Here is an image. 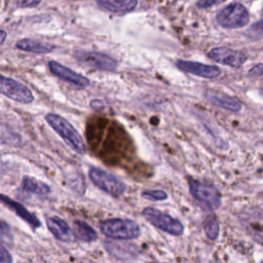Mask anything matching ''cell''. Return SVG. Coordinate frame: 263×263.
Returning a JSON list of instances; mask_svg holds the SVG:
<instances>
[{"label": "cell", "instance_id": "30bf717a", "mask_svg": "<svg viewBox=\"0 0 263 263\" xmlns=\"http://www.w3.org/2000/svg\"><path fill=\"white\" fill-rule=\"evenodd\" d=\"M208 57L218 64L235 69L241 67L248 60L246 51L231 49L228 47H214L209 51Z\"/></svg>", "mask_w": 263, "mask_h": 263}, {"label": "cell", "instance_id": "d4e9b609", "mask_svg": "<svg viewBox=\"0 0 263 263\" xmlns=\"http://www.w3.org/2000/svg\"><path fill=\"white\" fill-rule=\"evenodd\" d=\"M0 262L1 263H11L12 262V257L8 250L4 247V245H1L0 248Z\"/></svg>", "mask_w": 263, "mask_h": 263}, {"label": "cell", "instance_id": "7a4b0ae2", "mask_svg": "<svg viewBox=\"0 0 263 263\" xmlns=\"http://www.w3.org/2000/svg\"><path fill=\"white\" fill-rule=\"evenodd\" d=\"M101 232L115 240H132L140 236L141 228L139 224L130 219L110 218L101 221Z\"/></svg>", "mask_w": 263, "mask_h": 263}, {"label": "cell", "instance_id": "e0dca14e", "mask_svg": "<svg viewBox=\"0 0 263 263\" xmlns=\"http://www.w3.org/2000/svg\"><path fill=\"white\" fill-rule=\"evenodd\" d=\"M100 7L113 13H126L133 11L138 0H97Z\"/></svg>", "mask_w": 263, "mask_h": 263}, {"label": "cell", "instance_id": "ffe728a7", "mask_svg": "<svg viewBox=\"0 0 263 263\" xmlns=\"http://www.w3.org/2000/svg\"><path fill=\"white\" fill-rule=\"evenodd\" d=\"M203 230L210 240H216L219 236L220 225L215 215H208L203 220Z\"/></svg>", "mask_w": 263, "mask_h": 263}, {"label": "cell", "instance_id": "2e32d148", "mask_svg": "<svg viewBox=\"0 0 263 263\" xmlns=\"http://www.w3.org/2000/svg\"><path fill=\"white\" fill-rule=\"evenodd\" d=\"M205 99L214 106L237 113L241 110V104L239 101H237L235 98L230 97L225 93H220V92H213L209 91L205 93Z\"/></svg>", "mask_w": 263, "mask_h": 263}, {"label": "cell", "instance_id": "9c48e42d", "mask_svg": "<svg viewBox=\"0 0 263 263\" xmlns=\"http://www.w3.org/2000/svg\"><path fill=\"white\" fill-rule=\"evenodd\" d=\"M48 69L55 77H58L64 82L71 84L77 89H84L88 87L90 84V81L87 77L72 70L67 66H64L63 64L57 61H49Z\"/></svg>", "mask_w": 263, "mask_h": 263}, {"label": "cell", "instance_id": "9a60e30c", "mask_svg": "<svg viewBox=\"0 0 263 263\" xmlns=\"http://www.w3.org/2000/svg\"><path fill=\"white\" fill-rule=\"evenodd\" d=\"M46 226L49 232L60 241L70 242L73 240V229L69 224L58 216H51L46 218Z\"/></svg>", "mask_w": 263, "mask_h": 263}, {"label": "cell", "instance_id": "cb8c5ba5", "mask_svg": "<svg viewBox=\"0 0 263 263\" xmlns=\"http://www.w3.org/2000/svg\"><path fill=\"white\" fill-rule=\"evenodd\" d=\"M226 0H198L196 2V6L200 9H205L209 7H212L214 5H218L221 4L223 2H225Z\"/></svg>", "mask_w": 263, "mask_h": 263}, {"label": "cell", "instance_id": "277c9868", "mask_svg": "<svg viewBox=\"0 0 263 263\" xmlns=\"http://www.w3.org/2000/svg\"><path fill=\"white\" fill-rule=\"evenodd\" d=\"M88 177L95 186L112 197L118 198L126 191V185L120 179L102 168L90 166Z\"/></svg>", "mask_w": 263, "mask_h": 263}, {"label": "cell", "instance_id": "5bb4252c", "mask_svg": "<svg viewBox=\"0 0 263 263\" xmlns=\"http://www.w3.org/2000/svg\"><path fill=\"white\" fill-rule=\"evenodd\" d=\"M0 200L6 208L11 210L16 216H18L22 220L27 222L33 229H37L41 226V222L39 221V219L30 211H28V209L25 208V205H23L22 203L17 202L16 200H13L12 198L6 196L5 194L0 195Z\"/></svg>", "mask_w": 263, "mask_h": 263}, {"label": "cell", "instance_id": "8fae6325", "mask_svg": "<svg viewBox=\"0 0 263 263\" xmlns=\"http://www.w3.org/2000/svg\"><path fill=\"white\" fill-rule=\"evenodd\" d=\"M176 67L185 72L204 79H215L221 75V69L218 66L203 64L200 62L178 60Z\"/></svg>", "mask_w": 263, "mask_h": 263}, {"label": "cell", "instance_id": "3957f363", "mask_svg": "<svg viewBox=\"0 0 263 263\" xmlns=\"http://www.w3.org/2000/svg\"><path fill=\"white\" fill-rule=\"evenodd\" d=\"M188 188L191 196L205 210L214 212L220 208L222 195L214 185L191 179L188 181Z\"/></svg>", "mask_w": 263, "mask_h": 263}, {"label": "cell", "instance_id": "4fadbf2b", "mask_svg": "<svg viewBox=\"0 0 263 263\" xmlns=\"http://www.w3.org/2000/svg\"><path fill=\"white\" fill-rule=\"evenodd\" d=\"M105 250L112 256L121 260H135L139 258L140 250L136 245L121 241H104Z\"/></svg>", "mask_w": 263, "mask_h": 263}, {"label": "cell", "instance_id": "f1b7e54d", "mask_svg": "<svg viewBox=\"0 0 263 263\" xmlns=\"http://www.w3.org/2000/svg\"><path fill=\"white\" fill-rule=\"evenodd\" d=\"M260 93H261V95H262V96H263V87H262V88H261V89H260Z\"/></svg>", "mask_w": 263, "mask_h": 263}, {"label": "cell", "instance_id": "d6986e66", "mask_svg": "<svg viewBox=\"0 0 263 263\" xmlns=\"http://www.w3.org/2000/svg\"><path fill=\"white\" fill-rule=\"evenodd\" d=\"M74 236L84 242H92L98 239V232L88 223L82 220H75L73 222Z\"/></svg>", "mask_w": 263, "mask_h": 263}, {"label": "cell", "instance_id": "44dd1931", "mask_svg": "<svg viewBox=\"0 0 263 263\" xmlns=\"http://www.w3.org/2000/svg\"><path fill=\"white\" fill-rule=\"evenodd\" d=\"M246 35L252 40H258L263 38V20L254 23L247 31Z\"/></svg>", "mask_w": 263, "mask_h": 263}, {"label": "cell", "instance_id": "6da1fadb", "mask_svg": "<svg viewBox=\"0 0 263 263\" xmlns=\"http://www.w3.org/2000/svg\"><path fill=\"white\" fill-rule=\"evenodd\" d=\"M44 118L47 124L64 140V142L72 150L81 156L86 153V146L81 135L66 118L55 113H48Z\"/></svg>", "mask_w": 263, "mask_h": 263}, {"label": "cell", "instance_id": "83f0119b", "mask_svg": "<svg viewBox=\"0 0 263 263\" xmlns=\"http://www.w3.org/2000/svg\"><path fill=\"white\" fill-rule=\"evenodd\" d=\"M0 35H1V44H3V43L5 42V39H6V36H7V34H6V32H5L4 30H1V33H0Z\"/></svg>", "mask_w": 263, "mask_h": 263}, {"label": "cell", "instance_id": "52a82bcc", "mask_svg": "<svg viewBox=\"0 0 263 263\" xmlns=\"http://www.w3.org/2000/svg\"><path fill=\"white\" fill-rule=\"evenodd\" d=\"M74 58L79 63L100 71L115 72L118 68V62L113 57L100 51L77 50L74 52Z\"/></svg>", "mask_w": 263, "mask_h": 263}, {"label": "cell", "instance_id": "8992f818", "mask_svg": "<svg viewBox=\"0 0 263 263\" xmlns=\"http://www.w3.org/2000/svg\"><path fill=\"white\" fill-rule=\"evenodd\" d=\"M219 26L225 29H238L245 27L250 21V13L241 3L234 2L222 8L216 15Z\"/></svg>", "mask_w": 263, "mask_h": 263}, {"label": "cell", "instance_id": "603a6c76", "mask_svg": "<svg viewBox=\"0 0 263 263\" xmlns=\"http://www.w3.org/2000/svg\"><path fill=\"white\" fill-rule=\"evenodd\" d=\"M142 196L151 201H161L167 198V193L163 190H145L142 192Z\"/></svg>", "mask_w": 263, "mask_h": 263}, {"label": "cell", "instance_id": "7c38bea8", "mask_svg": "<svg viewBox=\"0 0 263 263\" xmlns=\"http://www.w3.org/2000/svg\"><path fill=\"white\" fill-rule=\"evenodd\" d=\"M50 193V187L31 176H24L22 179V183L17 189V195L20 198L25 199L32 195L38 197L47 196Z\"/></svg>", "mask_w": 263, "mask_h": 263}, {"label": "cell", "instance_id": "ba28073f", "mask_svg": "<svg viewBox=\"0 0 263 263\" xmlns=\"http://www.w3.org/2000/svg\"><path fill=\"white\" fill-rule=\"evenodd\" d=\"M0 91L3 96L21 104H31L34 101L32 91L17 80L1 74Z\"/></svg>", "mask_w": 263, "mask_h": 263}, {"label": "cell", "instance_id": "7402d4cb", "mask_svg": "<svg viewBox=\"0 0 263 263\" xmlns=\"http://www.w3.org/2000/svg\"><path fill=\"white\" fill-rule=\"evenodd\" d=\"M0 238L3 245H11L13 241V234L10 226L4 220L0 222Z\"/></svg>", "mask_w": 263, "mask_h": 263}, {"label": "cell", "instance_id": "4316f807", "mask_svg": "<svg viewBox=\"0 0 263 263\" xmlns=\"http://www.w3.org/2000/svg\"><path fill=\"white\" fill-rule=\"evenodd\" d=\"M90 106H91L93 109H96V110H103V109L105 108L104 103H103L102 101H100V100H93V101H91V102H90Z\"/></svg>", "mask_w": 263, "mask_h": 263}, {"label": "cell", "instance_id": "ac0fdd59", "mask_svg": "<svg viewBox=\"0 0 263 263\" xmlns=\"http://www.w3.org/2000/svg\"><path fill=\"white\" fill-rule=\"evenodd\" d=\"M15 47L20 50H23V51L38 53V54H40V53H49V52L53 51V49L55 48V46L52 45V44L40 42V41L30 39V38H24V39H21V40L16 41Z\"/></svg>", "mask_w": 263, "mask_h": 263}, {"label": "cell", "instance_id": "5b68a950", "mask_svg": "<svg viewBox=\"0 0 263 263\" xmlns=\"http://www.w3.org/2000/svg\"><path fill=\"white\" fill-rule=\"evenodd\" d=\"M142 216L151 225L170 235L181 236L184 233V225L181 220L162 213L157 209L147 206L142 211Z\"/></svg>", "mask_w": 263, "mask_h": 263}, {"label": "cell", "instance_id": "484cf974", "mask_svg": "<svg viewBox=\"0 0 263 263\" xmlns=\"http://www.w3.org/2000/svg\"><path fill=\"white\" fill-rule=\"evenodd\" d=\"M16 5L20 7H25V8H30V7H36L41 0H14Z\"/></svg>", "mask_w": 263, "mask_h": 263}]
</instances>
